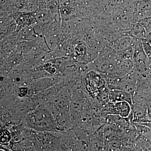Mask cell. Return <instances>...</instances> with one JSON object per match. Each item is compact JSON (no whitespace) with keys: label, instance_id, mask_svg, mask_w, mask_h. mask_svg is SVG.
<instances>
[{"label":"cell","instance_id":"obj_1","mask_svg":"<svg viewBox=\"0 0 151 151\" xmlns=\"http://www.w3.org/2000/svg\"><path fill=\"white\" fill-rule=\"evenodd\" d=\"M23 122L27 129L35 132H60L54 114L44 104H39L31 111Z\"/></svg>","mask_w":151,"mask_h":151},{"label":"cell","instance_id":"obj_2","mask_svg":"<svg viewBox=\"0 0 151 151\" xmlns=\"http://www.w3.org/2000/svg\"><path fill=\"white\" fill-rule=\"evenodd\" d=\"M132 107L130 118L133 123L142 124L150 122L148 116L147 104L133 103Z\"/></svg>","mask_w":151,"mask_h":151},{"label":"cell","instance_id":"obj_3","mask_svg":"<svg viewBox=\"0 0 151 151\" xmlns=\"http://www.w3.org/2000/svg\"><path fill=\"white\" fill-rule=\"evenodd\" d=\"M132 112V105L127 101L112 103L110 115H117L123 118H129Z\"/></svg>","mask_w":151,"mask_h":151},{"label":"cell","instance_id":"obj_4","mask_svg":"<svg viewBox=\"0 0 151 151\" xmlns=\"http://www.w3.org/2000/svg\"><path fill=\"white\" fill-rule=\"evenodd\" d=\"M120 101H127L132 107V94L122 90H110L109 102L115 103Z\"/></svg>","mask_w":151,"mask_h":151},{"label":"cell","instance_id":"obj_5","mask_svg":"<svg viewBox=\"0 0 151 151\" xmlns=\"http://www.w3.org/2000/svg\"><path fill=\"white\" fill-rule=\"evenodd\" d=\"M12 133L7 128H1L0 135V143L1 145L8 146L12 141Z\"/></svg>","mask_w":151,"mask_h":151},{"label":"cell","instance_id":"obj_6","mask_svg":"<svg viewBox=\"0 0 151 151\" xmlns=\"http://www.w3.org/2000/svg\"><path fill=\"white\" fill-rule=\"evenodd\" d=\"M143 49L148 58L151 57V44L148 40L144 39L142 41Z\"/></svg>","mask_w":151,"mask_h":151},{"label":"cell","instance_id":"obj_7","mask_svg":"<svg viewBox=\"0 0 151 151\" xmlns=\"http://www.w3.org/2000/svg\"><path fill=\"white\" fill-rule=\"evenodd\" d=\"M147 108L148 116L149 120L151 122V101L147 102Z\"/></svg>","mask_w":151,"mask_h":151},{"label":"cell","instance_id":"obj_8","mask_svg":"<svg viewBox=\"0 0 151 151\" xmlns=\"http://www.w3.org/2000/svg\"><path fill=\"white\" fill-rule=\"evenodd\" d=\"M147 66L149 71L151 73V57L149 58L148 59Z\"/></svg>","mask_w":151,"mask_h":151},{"label":"cell","instance_id":"obj_9","mask_svg":"<svg viewBox=\"0 0 151 151\" xmlns=\"http://www.w3.org/2000/svg\"><path fill=\"white\" fill-rule=\"evenodd\" d=\"M1 151H12L9 148H8L6 146H1Z\"/></svg>","mask_w":151,"mask_h":151},{"label":"cell","instance_id":"obj_10","mask_svg":"<svg viewBox=\"0 0 151 151\" xmlns=\"http://www.w3.org/2000/svg\"><path fill=\"white\" fill-rule=\"evenodd\" d=\"M142 125H145V126L148 127L151 130V122H149L148 123H145V124H142Z\"/></svg>","mask_w":151,"mask_h":151}]
</instances>
